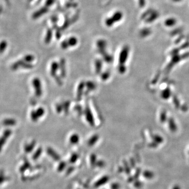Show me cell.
I'll return each mask as SVG.
<instances>
[{"label":"cell","instance_id":"cell-1","mask_svg":"<svg viewBox=\"0 0 189 189\" xmlns=\"http://www.w3.org/2000/svg\"><path fill=\"white\" fill-rule=\"evenodd\" d=\"M33 85L35 88L36 95L37 96H40L41 95V83L39 79L35 78L33 81Z\"/></svg>","mask_w":189,"mask_h":189},{"label":"cell","instance_id":"cell-2","mask_svg":"<svg viewBox=\"0 0 189 189\" xmlns=\"http://www.w3.org/2000/svg\"><path fill=\"white\" fill-rule=\"evenodd\" d=\"M109 180V178L107 176H104L98 180L94 184V187L98 188L100 186H103L104 184H106Z\"/></svg>","mask_w":189,"mask_h":189},{"label":"cell","instance_id":"cell-3","mask_svg":"<svg viewBox=\"0 0 189 189\" xmlns=\"http://www.w3.org/2000/svg\"><path fill=\"white\" fill-rule=\"evenodd\" d=\"M48 154L55 160H59V159H60L59 156L51 149H48Z\"/></svg>","mask_w":189,"mask_h":189},{"label":"cell","instance_id":"cell-4","mask_svg":"<svg viewBox=\"0 0 189 189\" xmlns=\"http://www.w3.org/2000/svg\"><path fill=\"white\" fill-rule=\"evenodd\" d=\"M7 46V43L6 41L3 40L0 42V53H2L5 51Z\"/></svg>","mask_w":189,"mask_h":189},{"label":"cell","instance_id":"cell-5","mask_svg":"<svg viewBox=\"0 0 189 189\" xmlns=\"http://www.w3.org/2000/svg\"><path fill=\"white\" fill-rule=\"evenodd\" d=\"M176 19L173 18H170V19H167L166 22H165V25L169 26V27H171V26H173L174 25L176 24Z\"/></svg>","mask_w":189,"mask_h":189},{"label":"cell","instance_id":"cell-6","mask_svg":"<svg viewBox=\"0 0 189 189\" xmlns=\"http://www.w3.org/2000/svg\"><path fill=\"white\" fill-rule=\"evenodd\" d=\"M3 123L6 126H13L16 124V121L13 119H7L4 120Z\"/></svg>","mask_w":189,"mask_h":189},{"label":"cell","instance_id":"cell-7","mask_svg":"<svg viewBox=\"0 0 189 189\" xmlns=\"http://www.w3.org/2000/svg\"><path fill=\"white\" fill-rule=\"evenodd\" d=\"M66 166V163L65 162H61L58 165V171H59V172L62 171L65 168Z\"/></svg>","mask_w":189,"mask_h":189},{"label":"cell","instance_id":"cell-8","mask_svg":"<svg viewBox=\"0 0 189 189\" xmlns=\"http://www.w3.org/2000/svg\"><path fill=\"white\" fill-rule=\"evenodd\" d=\"M24 61H25L26 62L29 63V62H31L32 61H33L34 56H33L32 55H26L24 58Z\"/></svg>","mask_w":189,"mask_h":189},{"label":"cell","instance_id":"cell-9","mask_svg":"<svg viewBox=\"0 0 189 189\" xmlns=\"http://www.w3.org/2000/svg\"><path fill=\"white\" fill-rule=\"evenodd\" d=\"M96 157L95 155H91L90 157V164L92 166H94L96 164Z\"/></svg>","mask_w":189,"mask_h":189},{"label":"cell","instance_id":"cell-10","mask_svg":"<svg viewBox=\"0 0 189 189\" xmlns=\"http://www.w3.org/2000/svg\"><path fill=\"white\" fill-rule=\"evenodd\" d=\"M77 159H78V156L76 154H74L71 157V159H70V162L74 164L76 161H77Z\"/></svg>","mask_w":189,"mask_h":189},{"label":"cell","instance_id":"cell-11","mask_svg":"<svg viewBox=\"0 0 189 189\" xmlns=\"http://www.w3.org/2000/svg\"><path fill=\"white\" fill-rule=\"evenodd\" d=\"M36 115L37 116V117H41L44 114V110L43 108H39L37 111L36 112Z\"/></svg>","mask_w":189,"mask_h":189},{"label":"cell","instance_id":"cell-12","mask_svg":"<svg viewBox=\"0 0 189 189\" xmlns=\"http://www.w3.org/2000/svg\"><path fill=\"white\" fill-rule=\"evenodd\" d=\"M120 186L119 184L118 183H113L112 184L111 188L112 189H120Z\"/></svg>","mask_w":189,"mask_h":189},{"label":"cell","instance_id":"cell-13","mask_svg":"<svg viewBox=\"0 0 189 189\" xmlns=\"http://www.w3.org/2000/svg\"><path fill=\"white\" fill-rule=\"evenodd\" d=\"M74 170V167H70L69 168H68L67 169V170L66 171V174H69L70 173H71V172L73 171V170Z\"/></svg>","mask_w":189,"mask_h":189},{"label":"cell","instance_id":"cell-14","mask_svg":"<svg viewBox=\"0 0 189 189\" xmlns=\"http://www.w3.org/2000/svg\"><path fill=\"white\" fill-rule=\"evenodd\" d=\"M78 140V138H77L76 137H72L71 139V141L72 144H76L77 143Z\"/></svg>","mask_w":189,"mask_h":189},{"label":"cell","instance_id":"cell-15","mask_svg":"<svg viewBox=\"0 0 189 189\" xmlns=\"http://www.w3.org/2000/svg\"><path fill=\"white\" fill-rule=\"evenodd\" d=\"M96 165L98 166V167H102L105 165V164H104V162H103V161H98V162H97Z\"/></svg>","mask_w":189,"mask_h":189},{"label":"cell","instance_id":"cell-16","mask_svg":"<svg viewBox=\"0 0 189 189\" xmlns=\"http://www.w3.org/2000/svg\"><path fill=\"white\" fill-rule=\"evenodd\" d=\"M41 154V151H37V152H36V156H35V157H38L39 156V154Z\"/></svg>","mask_w":189,"mask_h":189},{"label":"cell","instance_id":"cell-17","mask_svg":"<svg viewBox=\"0 0 189 189\" xmlns=\"http://www.w3.org/2000/svg\"><path fill=\"white\" fill-rule=\"evenodd\" d=\"M174 1H175V2H178V1H181V0H173Z\"/></svg>","mask_w":189,"mask_h":189}]
</instances>
